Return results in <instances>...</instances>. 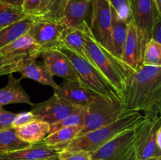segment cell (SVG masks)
<instances>
[{
  "instance_id": "obj_1",
  "label": "cell",
  "mask_w": 161,
  "mask_h": 160,
  "mask_svg": "<svg viewBox=\"0 0 161 160\" xmlns=\"http://www.w3.org/2000/svg\"><path fill=\"white\" fill-rule=\"evenodd\" d=\"M123 96L125 111H143L146 117L160 115L161 66L142 64L130 69Z\"/></svg>"
},
{
  "instance_id": "obj_38",
  "label": "cell",
  "mask_w": 161,
  "mask_h": 160,
  "mask_svg": "<svg viewBox=\"0 0 161 160\" xmlns=\"http://www.w3.org/2000/svg\"><path fill=\"white\" fill-rule=\"evenodd\" d=\"M8 60H9V58L6 57V56H3V55L0 54V66H1L2 64H5V63H6Z\"/></svg>"
},
{
  "instance_id": "obj_19",
  "label": "cell",
  "mask_w": 161,
  "mask_h": 160,
  "mask_svg": "<svg viewBox=\"0 0 161 160\" xmlns=\"http://www.w3.org/2000/svg\"><path fill=\"white\" fill-rule=\"evenodd\" d=\"M50 133V124L38 119L16 129L18 137L29 144L41 142Z\"/></svg>"
},
{
  "instance_id": "obj_7",
  "label": "cell",
  "mask_w": 161,
  "mask_h": 160,
  "mask_svg": "<svg viewBox=\"0 0 161 160\" xmlns=\"http://www.w3.org/2000/svg\"><path fill=\"white\" fill-rule=\"evenodd\" d=\"M92 160H137L134 129L123 132L91 153Z\"/></svg>"
},
{
  "instance_id": "obj_3",
  "label": "cell",
  "mask_w": 161,
  "mask_h": 160,
  "mask_svg": "<svg viewBox=\"0 0 161 160\" xmlns=\"http://www.w3.org/2000/svg\"><path fill=\"white\" fill-rule=\"evenodd\" d=\"M145 118L139 111H127L115 122L77 136L63 146L62 150H82L93 153L119 133L135 128Z\"/></svg>"
},
{
  "instance_id": "obj_40",
  "label": "cell",
  "mask_w": 161,
  "mask_h": 160,
  "mask_svg": "<svg viewBox=\"0 0 161 160\" xmlns=\"http://www.w3.org/2000/svg\"><path fill=\"white\" fill-rule=\"evenodd\" d=\"M146 160H161V158H149V159Z\"/></svg>"
},
{
  "instance_id": "obj_16",
  "label": "cell",
  "mask_w": 161,
  "mask_h": 160,
  "mask_svg": "<svg viewBox=\"0 0 161 160\" xmlns=\"http://www.w3.org/2000/svg\"><path fill=\"white\" fill-rule=\"evenodd\" d=\"M91 2L87 0H70L58 20L62 29L79 27L85 21Z\"/></svg>"
},
{
  "instance_id": "obj_24",
  "label": "cell",
  "mask_w": 161,
  "mask_h": 160,
  "mask_svg": "<svg viewBox=\"0 0 161 160\" xmlns=\"http://www.w3.org/2000/svg\"><path fill=\"white\" fill-rule=\"evenodd\" d=\"M82 128L83 125H74L61 128L49 133L44 138L42 142L50 146H60L62 148L63 146L78 136Z\"/></svg>"
},
{
  "instance_id": "obj_30",
  "label": "cell",
  "mask_w": 161,
  "mask_h": 160,
  "mask_svg": "<svg viewBox=\"0 0 161 160\" xmlns=\"http://www.w3.org/2000/svg\"><path fill=\"white\" fill-rule=\"evenodd\" d=\"M112 9L121 20L129 23L132 20L130 0H108Z\"/></svg>"
},
{
  "instance_id": "obj_26",
  "label": "cell",
  "mask_w": 161,
  "mask_h": 160,
  "mask_svg": "<svg viewBox=\"0 0 161 160\" xmlns=\"http://www.w3.org/2000/svg\"><path fill=\"white\" fill-rule=\"evenodd\" d=\"M70 0H42L34 17H43L58 20Z\"/></svg>"
},
{
  "instance_id": "obj_35",
  "label": "cell",
  "mask_w": 161,
  "mask_h": 160,
  "mask_svg": "<svg viewBox=\"0 0 161 160\" xmlns=\"http://www.w3.org/2000/svg\"><path fill=\"white\" fill-rule=\"evenodd\" d=\"M150 39L159 43H161V16L157 17L153 24Z\"/></svg>"
},
{
  "instance_id": "obj_36",
  "label": "cell",
  "mask_w": 161,
  "mask_h": 160,
  "mask_svg": "<svg viewBox=\"0 0 161 160\" xmlns=\"http://www.w3.org/2000/svg\"><path fill=\"white\" fill-rule=\"evenodd\" d=\"M24 0H0V3H5V4L10 5V6H15V7L20 8L21 9L22 3Z\"/></svg>"
},
{
  "instance_id": "obj_23",
  "label": "cell",
  "mask_w": 161,
  "mask_h": 160,
  "mask_svg": "<svg viewBox=\"0 0 161 160\" xmlns=\"http://www.w3.org/2000/svg\"><path fill=\"white\" fill-rule=\"evenodd\" d=\"M33 20V16H26L19 21L0 29V49L26 34L32 24Z\"/></svg>"
},
{
  "instance_id": "obj_8",
  "label": "cell",
  "mask_w": 161,
  "mask_h": 160,
  "mask_svg": "<svg viewBox=\"0 0 161 160\" xmlns=\"http://www.w3.org/2000/svg\"><path fill=\"white\" fill-rule=\"evenodd\" d=\"M84 107L77 106L53 93L48 100L31 105V112L36 119L48 122L50 125L67 117Z\"/></svg>"
},
{
  "instance_id": "obj_28",
  "label": "cell",
  "mask_w": 161,
  "mask_h": 160,
  "mask_svg": "<svg viewBox=\"0 0 161 160\" xmlns=\"http://www.w3.org/2000/svg\"><path fill=\"white\" fill-rule=\"evenodd\" d=\"M142 64L161 66V43L151 39L148 41L143 53Z\"/></svg>"
},
{
  "instance_id": "obj_25",
  "label": "cell",
  "mask_w": 161,
  "mask_h": 160,
  "mask_svg": "<svg viewBox=\"0 0 161 160\" xmlns=\"http://www.w3.org/2000/svg\"><path fill=\"white\" fill-rule=\"evenodd\" d=\"M29 145L18 137L16 129L13 127L0 131V154L20 150Z\"/></svg>"
},
{
  "instance_id": "obj_11",
  "label": "cell",
  "mask_w": 161,
  "mask_h": 160,
  "mask_svg": "<svg viewBox=\"0 0 161 160\" xmlns=\"http://www.w3.org/2000/svg\"><path fill=\"white\" fill-rule=\"evenodd\" d=\"M62 31L58 20L43 17H34L28 33L42 50L58 46Z\"/></svg>"
},
{
  "instance_id": "obj_29",
  "label": "cell",
  "mask_w": 161,
  "mask_h": 160,
  "mask_svg": "<svg viewBox=\"0 0 161 160\" xmlns=\"http://www.w3.org/2000/svg\"><path fill=\"white\" fill-rule=\"evenodd\" d=\"M86 111H87L86 107H84L79 111L69 115L67 117L64 118L61 120L50 125V133L60 130L61 128H64V127L83 125L85 119H86Z\"/></svg>"
},
{
  "instance_id": "obj_12",
  "label": "cell",
  "mask_w": 161,
  "mask_h": 160,
  "mask_svg": "<svg viewBox=\"0 0 161 160\" xmlns=\"http://www.w3.org/2000/svg\"><path fill=\"white\" fill-rule=\"evenodd\" d=\"M39 56L42 58V64L53 76L61 77L66 80L79 81L69 58L58 48L42 50Z\"/></svg>"
},
{
  "instance_id": "obj_13",
  "label": "cell",
  "mask_w": 161,
  "mask_h": 160,
  "mask_svg": "<svg viewBox=\"0 0 161 160\" xmlns=\"http://www.w3.org/2000/svg\"><path fill=\"white\" fill-rule=\"evenodd\" d=\"M53 93L77 106L87 107L101 97L83 86L79 81L64 79L56 89Z\"/></svg>"
},
{
  "instance_id": "obj_10",
  "label": "cell",
  "mask_w": 161,
  "mask_h": 160,
  "mask_svg": "<svg viewBox=\"0 0 161 160\" xmlns=\"http://www.w3.org/2000/svg\"><path fill=\"white\" fill-rule=\"evenodd\" d=\"M149 38L134 24L133 20L127 24V32L121 60L133 70L142 65L145 46Z\"/></svg>"
},
{
  "instance_id": "obj_14",
  "label": "cell",
  "mask_w": 161,
  "mask_h": 160,
  "mask_svg": "<svg viewBox=\"0 0 161 160\" xmlns=\"http://www.w3.org/2000/svg\"><path fill=\"white\" fill-rule=\"evenodd\" d=\"M134 24L150 39L151 30L156 18L161 16L154 0H130Z\"/></svg>"
},
{
  "instance_id": "obj_17",
  "label": "cell",
  "mask_w": 161,
  "mask_h": 160,
  "mask_svg": "<svg viewBox=\"0 0 161 160\" xmlns=\"http://www.w3.org/2000/svg\"><path fill=\"white\" fill-rule=\"evenodd\" d=\"M28 104L32 105L29 95L20 84V78H17L13 74L8 75V83L0 89V107L10 104Z\"/></svg>"
},
{
  "instance_id": "obj_31",
  "label": "cell",
  "mask_w": 161,
  "mask_h": 160,
  "mask_svg": "<svg viewBox=\"0 0 161 160\" xmlns=\"http://www.w3.org/2000/svg\"><path fill=\"white\" fill-rule=\"evenodd\" d=\"M58 160H92L91 152L86 151L61 150L58 155Z\"/></svg>"
},
{
  "instance_id": "obj_32",
  "label": "cell",
  "mask_w": 161,
  "mask_h": 160,
  "mask_svg": "<svg viewBox=\"0 0 161 160\" xmlns=\"http://www.w3.org/2000/svg\"><path fill=\"white\" fill-rule=\"evenodd\" d=\"M15 116L16 113H13L0 107V131L12 127Z\"/></svg>"
},
{
  "instance_id": "obj_21",
  "label": "cell",
  "mask_w": 161,
  "mask_h": 160,
  "mask_svg": "<svg viewBox=\"0 0 161 160\" xmlns=\"http://www.w3.org/2000/svg\"><path fill=\"white\" fill-rule=\"evenodd\" d=\"M112 8V7H111ZM127 24L119 18L112 9V28L110 32V51L121 60L123 47L127 37Z\"/></svg>"
},
{
  "instance_id": "obj_4",
  "label": "cell",
  "mask_w": 161,
  "mask_h": 160,
  "mask_svg": "<svg viewBox=\"0 0 161 160\" xmlns=\"http://www.w3.org/2000/svg\"><path fill=\"white\" fill-rule=\"evenodd\" d=\"M56 48L69 58L80 83L94 93L112 102H119L123 104V96L91 62L63 45H59Z\"/></svg>"
},
{
  "instance_id": "obj_37",
  "label": "cell",
  "mask_w": 161,
  "mask_h": 160,
  "mask_svg": "<svg viewBox=\"0 0 161 160\" xmlns=\"http://www.w3.org/2000/svg\"><path fill=\"white\" fill-rule=\"evenodd\" d=\"M156 4V7H157V11L160 14H161V0H154Z\"/></svg>"
},
{
  "instance_id": "obj_9",
  "label": "cell",
  "mask_w": 161,
  "mask_h": 160,
  "mask_svg": "<svg viewBox=\"0 0 161 160\" xmlns=\"http://www.w3.org/2000/svg\"><path fill=\"white\" fill-rule=\"evenodd\" d=\"M91 31L97 40L110 51L112 8L108 0H91Z\"/></svg>"
},
{
  "instance_id": "obj_20",
  "label": "cell",
  "mask_w": 161,
  "mask_h": 160,
  "mask_svg": "<svg viewBox=\"0 0 161 160\" xmlns=\"http://www.w3.org/2000/svg\"><path fill=\"white\" fill-rule=\"evenodd\" d=\"M60 45L66 47L80 57L87 61L86 50H85L84 33H83L82 24L76 28L63 30Z\"/></svg>"
},
{
  "instance_id": "obj_15",
  "label": "cell",
  "mask_w": 161,
  "mask_h": 160,
  "mask_svg": "<svg viewBox=\"0 0 161 160\" xmlns=\"http://www.w3.org/2000/svg\"><path fill=\"white\" fill-rule=\"evenodd\" d=\"M62 150L60 146H50L42 141L25 148L0 154V160H41L58 156Z\"/></svg>"
},
{
  "instance_id": "obj_22",
  "label": "cell",
  "mask_w": 161,
  "mask_h": 160,
  "mask_svg": "<svg viewBox=\"0 0 161 160\" xmlns=\"http://www.w3.org/2000/svg\"><path fill=\"white\" fill-rule=\"evenodd\" d=\"M22 78H27L36 81L42 85L50 86L53 89L58 85L55 83L53 76L50 73L43 64H39L36 61H30L18 71Z\"/></svg>"
},
{
  "instance_id": "obj_41",
  "label": "cell",
  "mask_w": 161,
  "mask_h": 160,
  "mask_svg": "<svg viewBox=\"0 0 161 160\" xmlns=\"http://www.w3.org/2000/svg\"><path fill=\"white\" fill-rule=\"evenodd\" d=\"M87 1H89V2H91V0H87Z\"/></svg>"
},
{
  "instance_id": "obj_18",
  "label": "cell",
  "mask_w": 161,
  "mask_h": 160,
  "mask_svg": "<svg viewBox=\"0 0 161 160\" xmlns=\"http://www.w3.org/2000/svg\"><path fill=\"white\" fill-rule=\"evenodd\" d=\"M41 47L28 32L9 45L0 49V54L6 57H17L27 55H40Z\"/></svg>"
},
{
  "instance_id": "obj_6",
  "label": "cell",
  "mask_w": 161,
  "mask_h": 160,
  "mask_svg": "<svg viewBox=\"0 0 161 160\" xmlns=\"http://www.w3.org/2000/svg\"><path fill=\"white\" fill-rule=\"evenodd\" d=\"M161 128L160 115L146 117L134 128L137 160L161 158V148L157 146L156 136Z\"/></svg>"
},
{
  "instance_id": "obj_34",
  "label": "cell",
  "mask_w": 161,
  "mask_h": 160,
  "mask_svg": "<svg viewBox=\"0 0 161 160\" xmlns=\"http://www.w3.org/2000/svg\"><path fill=\"white\" fill-rule=\"evenodd\" d=\"M42 0H24L21 9L26 16H36Z\"/></svg>"
},
{
  "instance_id": "obj_5",
  "label": "cell",
  "mask_w": 161,
  "mask_h": 160,
  "mask_svg": "<svg viewBox=\"0 0 161 160\" xmlns=\"http://www.w3.org/2000/svg\"><path fill=\"white\" fill-rule=\"evenodd\" d=\"M84 124L78 136L115 122L127 111L119 102H112L101 97L86 107Z\"/></svg>"
},
{
  "instance_id": "obj_2",
  "label": "cell",
  "mask_w": 161,
  "mask_h": 160,
  "mask_svg": "<svg viewBox=\"0 0 161 160\" xmlns=\"http://www.w3.org/2000/svg\"><path fill=\"white\" fill-rule=\"evenodd\" d=\"M82 28L84 33L85 50L87 61L91 62L123 96L125 88L126 78L129 70L131 68L97 40L86 20L82 23Z\"/></svg>"
},
{
  "instance_id": "obj_42",
  "label": "cell",
  "mask_w": 161,
  "mask_h": 160,
  "mask_svg": "<svg viewBox=\"0 0 161 160\" xmlns=\"http://www.w3.org/2000/svg\"></svg>"
},
{
  "instance_id": "obj_33",
  "label": "cell",
  "mask_w": 161,
  "mask_h": 160,
  "mask_svg": "<svg viewBox=\"0 0 161 160\" xmlns=\"http://www.w3.org/2000/svg\"><path fill=\"white\" fill-rule=\"evenodd\" d=\"M34 119H36V117L31 111H23V112L17 113L16 114L15 118L14 119L12 127L14 129L19 128V127L31 122Z\"/></svg>"
},
{
  "instance_id": "obj_39",
  "label": "cell",
  "mask_w": 161,
  "mask_h": 160,
  "mask_svg": "<svg viewBox=\"0 0 161 160\" xmlns=\"http://www.w3.org/2000/svg\"><path fill=\"white\" fill-rule=\"evenodd\" d=\"M58 156L56 157H52V158H47V159H41V160H58Z\"/></svg>"
},
{
  "instance_id": "obj_27",
  "label": "cell",
  "mask_w": 161,
  "mask_h": 160,
  "mask_svg": "<svg viewBox=\"0 0 161 160\" xmlns=\"http://www.w3.org/2000/svg\"><path fill=\"white\" fill-rule=\"evenodd\" d=\"M26 17L20 8L0 3V29Z\"/></svg>"
}]
</instances>
